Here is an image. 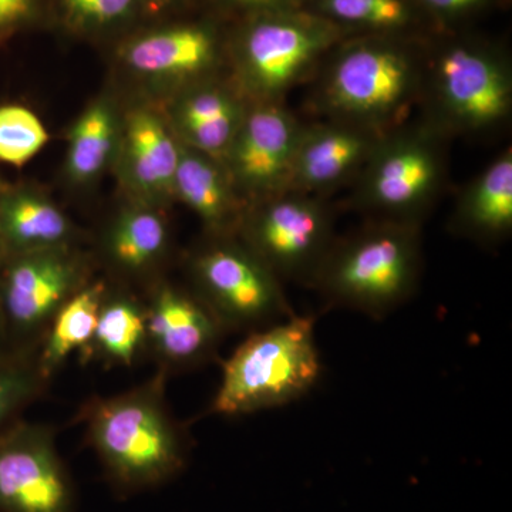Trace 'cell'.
<instances>
[{"label":"cell","mask_w":512,"mask_h":512,"mask_svg":"<svg viewBox=\"0 0 512 512\" xmlns=\"http://www.w3.org/2000/svg\"><path fill=\"white\" fill-rule=\"evenodd\" d=\"M167 373L116 396H94L79 412L87 443L119 494L130 495L173 480L187 464V430L165 399Z\"/></svg>","instance_id":"1"},{"label":"cell","mask_w":512,"mask_h":512,"mask_svg":"<svg viewBox=\"0 0 512 512\" xmlns=\"http://www.w3.org/2000/svg\"><path fill=\"white\" fill-rule=\"evenodd\" d=\"M421 266V225L367 220L335 239L311 288L326 308L380 320L416 293Z\"/></svg>","instance_id":"2"},{"label":"cell","mask_w":512,"mask_h":512,"mask_svg":"<svg viewBox=\"0 0 512 512\" xmlns=\"http://www.w3.org/2000/svg\"><path fill=\"white\" fill-rule=\"evenodd\" d=\"M424 59L389 39L339 47L316 79L311 104L325 119L380 131L406 123L420 103Z\"/></svg>","instance_id":"3"},{"label":"cell","mask_w":512,"mask_h":512,"mask_svg":"<svg viewBox=\"0 0 512 512\" xmlns=\"http://www.w3.org/2000/svg\"><path fill=\"white\" fill-rule=\"evenodd\" d=\"M315 316L281 320L248 333L222 363V379L210 414L245 416L296 402L320 377Z\"/></svg>","instance_id":"4"},{"label":"cell","mask_w":512,"mask_h":512,"mask_svg":"<svg viewBox=\"0 0 512 512\" xmlns=\"http://www.w3.org/2000/svg\"><path fill=\"white\" fill-rule=\"evenodd\" d=\"M447 140L424 119L384 134L357 175L352 207L369 220L421 225L446 183Z\"/></svg>","instance_id":"5"},{"label":"cell","mask_w":512,"mask_h":512,"mask_svg":"<svg viewBox=\"0 0 512 512\" xmlns=\"http://www.w3.org/2000/svg\"><path fill=\"white\" fill-rule=\"evenodd\" d=\"M342 36L340 26L298 9L252 15L235 43V84L249 103H284Z\"/></svg>","instance_id":"6"},{"label":"cell","mask_w":512,"mask_h":512,"mask_svg":"<svg viewBox=\"0 0 512 512\" xmlns=\"http://www.w3.org/2000/svg\"><path fill=\"white\" fill-rule=\"evenodd\" d=\"M424 120L451 136H485L512 113V70L495 50L454 43L424 59Z\"/></svg>","instance_id":"7"},{"label":"cell","mask_w":512,"mask_h":512,"mask_svg":"<svg viewBox=\"0 0 512 512\" xmlns=\"http://www.w3.org/2000/svg\"><path fill=\"white\" fill-rule=\"evenodd\" d=\"M192 292L228 332H255L293 315L278 276L235 235H210L190 258Z\"/></svg>","instance_id":"8"},{"label":"cell","mask_w":512,"mask_h":512,"mask_svg":"<svg viewBox=\"0 0 512 512\" xmlns=\"http://www.w3.org/2000/svg\"><path fill=\"white\" fill-rule=\"evenodd\" d=\"M335 220L325 197L288 190L248 204L237 237L279 281L312 286L338 238Z\"/></svg>","instance_id":"9"},{"label":"cell","mask_w":512,"mask_h":512,"mask_svg":"<svg viewBox=\"0 0 512 512\" xmlns=\"http://www.w3.org/2000/svg\"><path fill=\"white\" fill-rule=\"evenodd\" d=\"M6 258L8 264L0 278L6 330L20 339V350H37L64 303L92 282L89 261L74 247Z\"/></svg>","instance_id":"10"},{"label":"cell","mask_w":512,"mask_h":512,"mask_svg":"<svg viewBox=\"0 0 512 512\" xmlns=\"http://www.w3.org/2000/svg\"><path fill=\"white\" fill-rule=\"evenodd\" d=\"M0 512H76V491L47 424L0 434Z\"/></svg>","instance_id":"11"},{"label":"cell","mask_w":512,"mask_h":512,"mask_svg":"<svg viewBox=\"0 0 512 512\" xmlns=\"http://www.w3.org/2000/svg\"><path fill=\"white\" fill-rule=\"evenodd\" d=\"M302 128L284 103H249L222 161L247 205L288 191Z\"/></svg>","instance_id":"12"},{"label":"cell","mask_w":512,"mask_h":512,"mask_svg":"<svg viewBox=\"0 0 512 512\" xmlns=\"http://www.w3.org/2000/svg\"><path fill=\"white\" fill-rule=\"evenodd\" d=\"M147 353L168 376L217 356L227 330L192 291L158 284L146 299Z\"/></svg>","instance_id":"13"},{"label":"cell","mask_w":512,"mask_h":512,"mask_svg":"<svg viewBox=\"0 0 512 512\" xmlns=\"http://www.w3.org/2000/svg\"><path fill=\"white\" fill-rule=\"evenodd\" d=\"M386 133L342 120L303 124L288 190L325 197L355 181Z\"/></svg>","instance_id":"14"},{"label":"cell","mask_w":512,"mask_h":512,"mask_svg":"<svg viewBox=\"0 0 512 512\" xmlns=\"http://www.w3.org/2000/svg\"><path fill=\"white\" fill-rule=\"evenodd\" d=\"M220 46L211 26H165L131 37L121 49L128 69L158 79H200L214 69Z\"/></svg>","instance_id":"15"},{"label":"cell","mask_w":512,"mask_h":512,"mask_svg":"<svg viewBox=\"0 0 512 512\" xmlns=\"http://www.w3.org/2000/svg\"><path fill=\"white\" fill-rule=\"evenodd\" d=\"M123 175L138 204L153 205L174 197L181 141L150 110H136L120 131Z\"/></svg>","instance_id":"16"},{"label":"cell","mask_w":512,"mask_h":512,"mask_svg":"<svg viewBox=\"0 0 512 512\" xmlns=\"http://www.w3.org/2000/svg\"><path fill=\"white\" fill-rule=\"evenodd\" d=\"M248 106L237 84L195 83L175 104V134L184 146L222 163Z\"/></svg>","instance_id":"17"},{"label":"cell","mask_w":512,"mask_h":512,"mask_svg":"<svg viewBox=\"0 0 512 512\" xmlns=\"http://www.w3.org/2000/svg\"><path fill=\"white\" fill-rule=\"evenodd\" d=\"M173 195L198 215L208 235L237 234L247 208L225 165L183 143Z\"/></svg>","instance_id":"18"},{"label":"cell","mask_w":512,"mask_h":512,"mask_svg":"<svg viewBox=\"0 0 512 512\" xmlns=\"http://www.w3.org/2000/svg\"><path fill=\"white\" fill-rule=\"evenodd\" d=\"M451 231L483 245L512 232V150H504L464 188L450 221Z\"/></svg>","instance_id":"19"},{"label":"cell","mask_w":512,"mask_h":512,"mask_svg":"<svg viewBox=\"0 0 512 512\" xmlns=\"http://www.w3.org/2000/svg\"><path fill=\"white\" fill-rule=\"evenodd\" d=\"M76 228L40 192L19 188L0 192V239L6 256L74 247Z\"/></svg>","instance_id":"20"},{"label":"cell","mask_w":512,"mask_h":512,"mask_svg":"<svg viewBox=\"0 0 512 512\" xmlns=\"http://www.w3.org/2000/svg\"><path fill=\"white\" fill-rule=\"evenodd\" d=\"M170 248L167 220L153 205L134 204L110 222L101 238L107 264L127 278L151 274Z\"/></svg>","instance_id":"21"},{"label":"cell","mask_w":512,"mask_h":512,"mask_svg":"<svg viewBox=\"0 0 512 512\" xmlns=\"http://www.w3.org/2000/svg\"><path fill=\"white\" fill-rule=\"evenodd\" d=\"M147 353L146 302L124 291H107L101 302L93 338L80 362L131 367Z\"/></svg>","instance_id":"22"},{"label":"cell","mask_w":512,"mask_h":512,"mask_svg":"<svg viewBox=\"0 0 512 512\" xmlns=\"http://www.w3.org/2000/svg\"><path fill=\"white\" fill-rule=\"evenodd\" d=\"M107 291L109 285L101 279L89 282L56 313L36 353L40 372L49 382L73 353L89 345Z\"/></svg>","instance_id":"23"},{"label":"cell","mask_w":512,"mask_h":512,"mask_svg":"<svg viewBox=\"0 0 512 512\" xmlns=\"http://www.w3.org/2000/svg\"><path fill=\"white\" fill-rule=\"evenodd\" d=\"M119 136V124L109 101L90 104L70 128L66 154L70 180L86 184L99 177L113 156Z\"/></svg>","instance_id":"24"},{"label":"cell","mask_w":512,"mask_h":512,"mask_svg":"<svg viewBox=\"0 0 512 512\" xmlns=\"http://www.w3.org/2000/svg\"><path fill=\"white\" fill-rule=\"evenodd\" d=\"M319 15L335 25L373 30H399L412 23L407 0H319Z\"/></svg>","instance_id":"25"},{"label":"cell","mask_w":512,"mask_h":512,"mask_svg":"<svg viewBox=\"0 0 512 512\" xmlns=\"http://www.w3.org/2000/svg\"><path fill=\"white\" fill-rule=\"evenodd\" d=\"M36 353L16 350L0 359V430L49 387V380L37 365Z\"/></svg>","instance_id":"26"},{"label":"cell","mask_w":512,"mask_h":512,"mask_svg":"<svg viewBox=\"0 0 512 512\" xmlns=\"http://www.w3.org/2000/svg\"><path fill=\"white\" fill-rule=\"evenodd\" d=\"M49 141L45 124L18 104L0 107V163L22 167Z\"/></svg>","instance_id":"27"},{"label":"cell","mask_w":512,"mask_h":512,"mask_svg":"<svg viewBox=\"0 0 512 512\" xmlns=\"http://www.w3.org/2000/svg\"><path fill=\"white\" fill-rule=\"evenodd\" d=\"M143 6V0H59L67 25L80 32L120 28L134 19Z\"/></svg>","instance_id":"28"},{"label":"cell","mask_w":512,"mask_h":512,"mask_svg":"<svg viewBox=\"0 0 512 512\" xmlns=\"http://www.w3.org/2000/svg\"><path fill=\"white\" fill-rule=\"evenodd\" d=\"M42 0H0V36L25 25L35 16Z\"/></svg>","instance_id":"29"},{"label":"cell","mask_w":512,"mask_h":512,"mask_svg":"<svg viewBox=\"0 0 512 512\" xmlns=\"http://www.w3.org/2000/svg\"><path fill=\"white\" fill-rule=\"evenodd\" d=\"M221 2L231 8L245 10L251 15H258V13L296 9L302 0H221Z\"/></svg>","instance_id":"30"},{"label":"cell","mask_w":512,"mask_h":512,"mask_svg":"<svg viewBox=\"0 0 512 512\" xmlns=\"http://www.w3.org/2000/svg\"><path fill=\"white\" fill-rule=\"evenodd\" d=\"M419 2L434 15L451 18V16L464 15L478 8L484 0H419Z\"/></svg>","instance_id":"31"},{"label":"cell","mask_w":512,"mask_h":512,"mask_svg":"<svg viewBox=\"0 0 512 512\" xmlns=\"http://www.w3.org/2000/svg\"><path fill=\"white\" fill-rule=\"evenodd\" d=\"M8 330H6L5 319H3L2 309H0V359L9 355L6 346H8Z\"/></svg>","instance_id":"32"},{"label":"cell","mask_w":512,"mask_h":512,"mask_svg":"<svg viewBox=\"0 0 512 512\" xmlns=\"http://www.w3.org/2000/svg\"><path fill=\"white\" fill-rule=\"evenodd\" d=\"M144 6H157V8H167L173 6L180 0H143Z\"/></svg>","instance_id":"33"},{"label":"cell","mask_w":512,"mask_h":512,"mask_svg":"<svg viewBox=\"0 0 512 512\" xmlns=\"http://www.w3.org/2000/svg\"><path fill=\"white\" fill-rule=\"evenodd\" d=\"M5 258V248H3L2 239H0V264H2L3 261H5Z\"/></svg>","instance_id":"34"}]
</instances>
